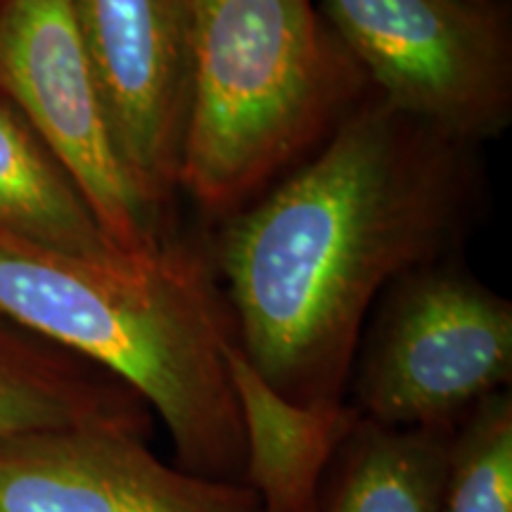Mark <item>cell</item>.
<instances>
[{
	"mask_svg": "<svg viewBox=\"0 0 512 512\" xmlns=\"http://www.w3.org/2000/svg\"><path fill=\"white\" fill-rule=\"evenodd\" d=\"M181 190L214 223L335 136L375 91L313 0H190Z\"/></svg>",
	"mask_w": 512,
	"mask_h": 512,
	"instance_id": "3",
	"label": "cell"
},
{
	"mask_svg": "<svg viewBox=\"0 0 512 512\" xmlns=\"http://www.w3.org/2000/svg\"><path fill=\"white\" fill-rule=\"evenodd\" d=\"M0 318L143 396L178 467L245 484V427L228 368L238 337L207 249L174 238L145 259L100 261L0 230Z\"/></svg>",
	"mask_w": 512,
	"mask_h": 512,
	"instance_id": "2",
	"label": "cell"
},
{
	"mask_svg": "<svg viewBox=\"0 0 512 512\" xmlns=\"http://www.w3.org/2000/svg\"><path fill=\"white\" fill-rule=\"evenodd\" d=\"M228 368L245 427V484L261 512H318L325 470L361 415L349 401L297 406L283 399L249 366L238 342L228 349Z\"/></svg>",
	"mask_w": 512,
	"mask_h": 512,
	"instance_id": "10",
	"label": "cell"
},
{
	"mask_svg": "<svg viewBox=\"0 0 512 512\" xmlns=\"http://www.w3.org/2000/svg\"><path fill=\"white\" fill-rule=\"evenodd\" d=\"M477 150L373 93L316 155L216 223L209 264L238 347L273 392L297 406L349 401L380 294L456 256L482 219Z\"/></svg>",
	"mask_w": 512,
	"mask_h": 512,
	"instance_id": "1",
	"label": "cell"
},
{
	"mask_svg": "<svg viewBox=\"0 0 512 512\" xmlns=\"http://www.w3.org/2000/svg\"><path fill=\"white\" fill-rule=\"evenodd\" d=\"M76 425L150 439L155 413L105 368L0 318V437Z\"/></svg>",
	"mask_w": 512,
	"mask_h": 512,
	"instance_id": "9",
	"label": "cell"
},
{
	"mask_svg": "<svg viewBox=\"0 0 512 512\" xmlns=\"http://www.w3.org/2000/svg\"><path fill=\"white\" fill-rule=\"evenodd\" d=\"M0 230L57 252L126 259L62 166L0 95Z\"/></svg>",
	"mask_w": 512,
	"mask_h": 512,
	"instance_id": "12",
	"label": "cell"
},
{
	"mask_svg": "<svg viewBox=\"0 0 512 512\" xmlns=\"http://www.w3.org/2000/svg\"><path fill=\"white\" fill-rule=\"evenodd\" d=\"M448 439L358 418L325 470L318 512H441Z\"/></svg>",
	"mask_w": 512,
	"mask_h": 512,
	"instance_id": "11",
	"label": "cell"
},
{
	"mask_svg": "<svg viewBox=\"0 0 512 512\" xmlns=\"http://www.w3.org/2000/svg\"><path fill=\"white\" fill-rule=\"evenodd\" d=\"M318 8L396 110L475 147L510 126L508 0H320Z\"/></svg>",
	"mask_w": 512,
	"mask_h": 512,
	"instance_id": "5",
	"label": "cell"
},
{
	"mask_svg": "<svg viewBox=\"0 0 512 512\" xmlns=\"http://www.w3.org/2000/svg\"><path fill=\"white\" fill-rule=\"evenodd\" d=\"M128 178L171 219L192 91L190 0H72Z\"/></svg>",
	"mask_w": 512,
	"mask_h": 512,
	"instance_id": "7",
	"label": "cell"
},
{
	"mask_svg": "<svg viewBox=\"0 0 512 512\" xmlns=\"http://www.w3.org/2000/svg\"><path fill=\"white\" fill-rule=\"evenodd\" d=\"M0 512H261L247 484L166 465L147 437L76 425L0 437Z\"/></svg>",
	"mask_w": 512,
	"mask_h": 512,
	"instance_id": "8",
	"label": "cell"
},
{
	"mask_svg": "<svg viewBox=\"0 0 512 512\" xmlns=\"http://www.w3.org/2000/svg\"><path fill=\"white\" fill-rule=\"evenodd\" d=\"M0 95L62 166L126 259L157 254L174 223L119 162L72 0H0Z\"/></svg>",
	"mask_w": 512,
	"mask_h": 512,
	"instance_id": "6",
	"label": "cell"
},
{
	"mask_svg": "<svg viewBox=\"0 0 512 512\" xmlns=\"http://www.w3.org/2000/svg\"><path fill=\"white\" fill-rule=\"evenodd\" d=\"M512 380V304L460 256L399 275L358 342L349 392L384 427L453 432Z\"/></svg>",
	"mask_w": 512,
	"mask_h": 512,
	"instance_id": "4",
	"label": "cell"
},
{
	"mask_svg": "<svg viewBox=\"0 0 512 512\" xmlns=\"http://www.w3.org/2000/svg\"><path fill=\"white\" fill-rule=\"evenodd\" d=\"M441 512H512L510 389L486 396L451 432Z\"/></svg>",
	"mask_w": 512,
	"mask_h": 512,
	"instance_id": "13",
	"label": "cell"
}]
</instances>
